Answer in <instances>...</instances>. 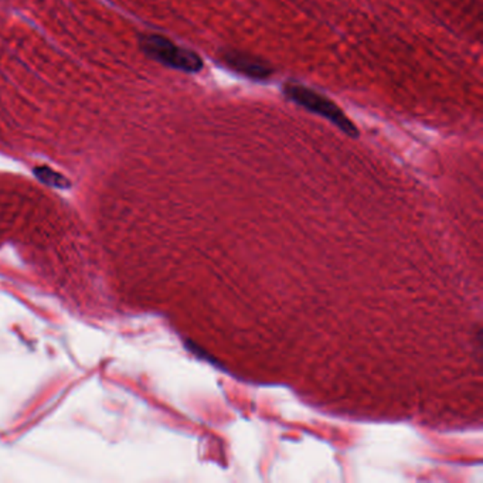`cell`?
<instances>
[{"mask_svg": "<svg viewBox=\"0 0 483 483\" xmlns=\"http://www.w3.org/2000/svg\"><path fill=\"white\" fill-rule=\"evenodd\" d=\"M284 96L296 105L302 106L309 113L318 114L319 116L333 123L336 128L351 136L358 138V126L354 125L349 116L343 113L341 106L336 105L328 96H322L318 91L312 90L301 84L287 83L284 86Z\"/></svg>", "mask_w": 483, "mask_h": 483, "instance_id": "6da1fadb", "label": "cell"}, {"mask_svg": "<svg viewBox=\"0 0 483 483\" xmlns=\"http://www.w3.org/2000/svg\"><path fill=\"white\" fill-rule=\"evenodd\" d=\"M140 46L152 60L175 70L199 73L205 66L199 54L183 49L159 34H145L140 39Z\"/></svg>", "mask_w": 483, "mask_h": 483, "instance_id": "7a4b0ae2", "label": "cell"}, {"mask_svg": "<svg viewBox=\"0 0 483 483\" xmlns=\"http://www.w3.org/2000/svg\"><path fill=\"white\" fill-rule=\"evenodd\" d=\"M223 60L235 73L242 74L252 80H267L274 73L269 64L260 60L259 57L250 56L247 53L230 51V53L224 54Z\"/></svg>", "mask_w": 483, "mask_h": 483, "instance_id": "3957f363", "label": "cell"}, {"mask_svg": "<svg viewBox=\"0 0 483 483\" xmlns=\"http://www.w3.org/2000/svg\"><path fill=\"white\" fill-rule=\"evenodd\" d=\"M34 175L41 180V182L46 183L49 186H54V187H68V180L64 178V176L59 175V173L51 170L50 168H37L34 169Z\"/></svg>", "mask_w": 483, "mask_h": 483, "instance_id": "277c9868", "label": "cell"}]
</instances>
